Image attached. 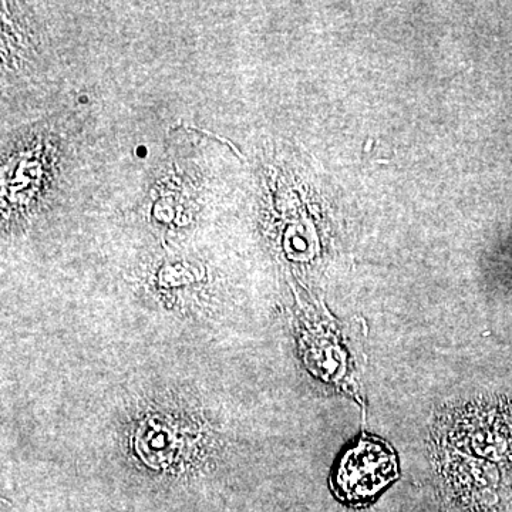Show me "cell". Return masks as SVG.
Wrapping results in <instances>:
<instances>
[{
    "mask_svg": "<svg viewBox=\"0 0 512 512\" xmlns=\"http://www.w3.org/2000/svg\"><path fill=\"white\" fill-rule=\"evenodd\" d=\"M400 461L386 440L362 433L343 448L329 474V488L346 507L365 508L399 480Z\"/></svg>",
    "mask_w": 512,
    "mask_h": 512,
    "instance_id": "cell-1",
    "label": "cell"
}]
</instances>
